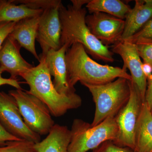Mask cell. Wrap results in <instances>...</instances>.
Returning a JSON list of instances; mask_svg holds the SVG:
<instances>
[{
	"label": "cell",
	"instance_id": "484cf974",
	"mask_svg": "<svg viewBox=\"0 0 152 152\" xmlns=\"http://www.w3.org/2000/svg\"><path fill=\"white\" fill-rule=\"evenodd\" d=\"M20 140H22L17 137L8 132L0 123V146L4 145L8 142Z\"/></svg>",
	"mask_w": 152,
	"mask_h": 152
},
{
	"label": "cell",
	"instance_id": "3957f363",
	"mask_svg": "<svg viewBox=\"0 0 152 152\" xmlns=\"http://www.w3.org/2000/svg\"><path fill=\"white\" fill-rule=\"evenodd\" d=\"M39 63L20 77L28 85L27 91L35 96L46 105L52 115L56 118L64 115L68 110L81 106L82 98L75 93L61 94L55 88L45 57L40 56Z\"/></svg>",
	"mask_w": 152,
	"mask_h": 152
},
{
	"label": "cell",
	"instance_id": "4fadbf2b",
	"mask_svg": "<svg viewBox=\"0 0 152 152\" xmlns=\"http://www.w3.org/2000/svg\"><path fill=\"white\" fill-rule=\"evenodd\" d=\"M20 48L16 41L9 36L0 51V69L3 72H8L12 79H17L34 67L22 56Z\"/></svg>",
	"mask_w": 152,
	"mask_h": 152
},
{
	"label": "cell",
	"instance_id": "44dd1931",
	"mask_svg": "<svg viewBox=\"0 0 152 152\" xmlns=\"http://www.w3.org/2000/svg\"><path fill=\"white\" fill-rule=\"evenodd\" d=\"M15 4H23L30 8L43 10L51 8L60 7L62 2L58 0H18L13 1Z\"/></svg>",
	"mask_w": 152,
	"mask_h": 152
},
{
	"label": "cell",
	"instance_id": "9a60e30c",
	"mask_svg": "<svg viewBox=\"0 0 152 152\" xmlns=\"http://www.w3.org/2000/svg\"><path fill=\"white\" fill-rule=\"evenodd\" d=\"M152 18V0H136L134 7L125 19L121 40H126L134 35Z\"/></svg>",
	"mask_w": 152,
	"mask_h": 152
},
{
	"label": "cell",
	"instance_id": "d6986e66",
	"mask_svg": "<svg viewBox=\"0 0 152 152\" xmlns=\"http://www.w3.org/2000/svg\"><path fill=\"white\" fill-rule=\"evenodd\" d=\"M86 7L90 14L102 12L124 20L132 9L120 0H91Z\"/></svg>",
	"mask_w": 152,
	"mask_h": 152
},
{
	"label": "cell",
	"instance_id": "5bb4252c",
	"mask_svg": "<svg viewBox=\"0 0 152 152\" xmlns=\"http://www.w3.org/2000/svg\"><path fill=\"white\" fill-rule=\"evenodd\" d=\"M40 15L26 18L17 22L9 36L16 41L21 48H23L31 53L39 61L40 57L36 51L35 41Z\"/></svg>",
	"mask_w": 152,
	"mask_h": 152
},
{
	"label": "cell",
	"instance_id": "cb8c5ba5",
	"mask_svg": "<svg viewBox=\"0 0 152 152\" xmlns=\"http://www.w3.org/2000/svg\"><path fill=\"white\" fill-rule=\"evenodd\" d=\"M141 39H152V18L138 31L126 40L134 43Z\"/></svg>",
	"mask_w": 152,
	"mask_h": 152
},
{
	"label": "cell",
	"instance_id": "7c38bea8",
	"mask_svg": "<svg viewBox=\"0 0 152 152\" xmlns=\"http://www.w3.org/2000/svg\"><path fill=\"white\" fill-rule=\"evenodd\" d=\"M69 47L64 45L58 50H51L45 56L49 73L54 77L53 83L57 91L61 94L69 95L75 93L68 83L67 69L66 62V52Z\"/></svg>",
	"mask_w": 152,
	"mask_h": 152
},
{
	"label": "cell",
	"instance_id": "5b68a950",
	"mask_svg": "<svg viewBox=\"0 0 152 152\" xmlns=\"http://www.w3.org/2000/svg\"><path fill=\"white\" fill-rule=\"evenodd\" d=\"M118 131L115 117L107 118L95 126L83 120L75 119L70 130L68 152H87L94 150L104 142L114 141Z\"/></svg>",
	"mask_w": 152,
	"mask_h": 152
},
{
	"label": "cell",
	"instance_id": "7a4b0ae2",
	"mask_svg": "<svg viewBox=\"0 0 152 152\" xmlns=\"http://www.w3.org/2000/svg\"><path fill=\"white\" fill-rule=\"evenodd\" d=\"M68 83L71 88L80 82L82 85H100L118 78L132 80L126 70L118 67L100 64L93 60L81 44H73L66 52Z\"/></svg>",
	"mask_w": 152,
	"mask_h": 152
},
{
	"label": "cell",
	"instance_id": "30bf717a",
	"mask_svg": "<svg viewBox=\"0 0 152 152\" xmlns=\"http://www.w3.org/2000/svg\"><path fill=\"white\" fill-rule=\"evenodd\" d=\"M60 7L45 10L40 16L36 40L42 48L41 56L46 55L50 50H56L61 48Z\"/></svg>",
	"mask_w": 152,
	"mask_h": 152
},
{
	"label": "cell",
	"instance_id": "603a6c76",
	"mask_svg": "<svg viewBox=\"0 0 152 152\" xmlns=\"http://www.w3.org/2000/svg\"><path fill=\"white\" fill-rule=\"evenodd\" d=\"M94 152H135L126 147L119 146L111 140L104 142L94 150Z\"/></svg>",
	"mask_w": 152,
	"mask_h": 152
},
{
	"label": "cell",
	"instance_id": "e0dca14e",
	"mask_svg": "<svg viewBox=\"0 0 152 152\" xmlns=\"http://www.w3.org/2000/svg\"><path fill=\"white\" fill-rule=\"evenodd\" d=\"M135 152H152V112L143 103L135 136Z\"/></svg>",
	"mask_w": 152,
	"mask_h": 152
},
{
	"label": "cell",
	"instance_id": "8fae6325",
	"mask_svg": "<svg viewBox=\"0 0 152 152\" xmlns=\"http://www.w3.org/2000/svg\"><path fill=\"white\" fill-rule=\"evenodd\" d=\"M112 52L119 55L124 62V69L130 72L132 81L137 88L143 103L145 102L147 88V79L142 70V62L135 44L121 40L113 46Z\"/></svg>",
	"mask_w": 152,
	"mask_h": 152
},
{
	"label": "cell",
	"instance_id": "f546056e",
	"mask_svg": "<svg viewBox=\"0 0 152 152\" xmlns=\"http://www.w3.org/2000/svg\"><path fill=\"white\" fill-rule=\"evenodd\" d=\"M89 1H86V0H72L71 2L72 5L77 7H82L85 4H88Z\"/></svg>",
	"mask_w": 152,
	"mask_h": 152
},
{
	"label": "cell",
	"instance_id": "d4e9b609",
	"mask_svg": "<svg viewBox=\"0 0 152 152\" xmlns=\"http://www.w3.org/2000/svg\"><path fill=\"white\" fill-rule=\"evenodd\" d=\"M16 22L0 23V51L4 42L13 30Z\"/></svg>",
	"mask_w": 152,
	"mask_h": 152
},
{
	"label": "cell",
	"instance_id": "4316f807",
	"mask_svg": "<svg viewBox=\"0 0 152 152\" xmlns=\"http://www.w3.org/2000/svg\"><path fill=\"white\" fill-rule=\"evenodd\" d=\"M3 72L0 69V87L4 85H9L13 87L16 89H22L21 87V82L18 80V79L11 78H5L2 77Z\"/></svg>",
	"mask_w": 152,
	"mask_h": 152
},
{
	"label": "cell",
	"instance_id": "f1b7e54d",
	"mask_svg": "<svg viewBox=\"0 0 152 152\" xmlns=\"http://www.w3.org/2000/svg\"><path fill=\"white\" fill-rule=\"evenodd\" d=\"M142 70L147 80L152 78V66L148 63H142Z\"/></svg>",
	"mask_w": 152,
	"mask_h": 152
},
{
	"label": "cell",
	"instance_id": "2e32d148",
	"mask_svg": "<svg viewBox=\"0 0 152 152\" xmlns=\"http://www.w3.org/2000/svg\"><path fill=\"white\" fill-rule=\"evenodd\" d=\"M70 137L67 127L55 124L45 138L35 143V152H69Z\"/></svg>",
	"mask_w": 152,
	"mask_h": 152
},
{
	"label": "cell",
	"instance_id": "ac0fdd59",
	"mask_svg": "<svg viewBox=\"0 0 152 152\" xmlns=\"http://www.w3.org/2000/svg\"><path fill=\"white\" fill-rule=\"evenodd\" d=\"M43 11L30 8L23 4L17 5L13 1L0 0V23H17L26 18L40 15Z\"/></svg>",
	"mask_w": 152,
	"mask_h": 152
},
{
	"label": "cell",
	"instance_id": "7402d4cb",
	"mask_svg": "<svg viewBox=\"0 0 152 152\" xmlns=\"http://www.w3.org/2000/svg\"><path fill=\"white\" fill-rule=\"evenodd\" d=\"M134 44L143 63L150 64L152 66V39H140Z\"/></svg>",
	"mask_w": 152,
	"mask_h": 152
},
{
	"label": "cell",
	"instance_id": "277c9868",
	"mask_svg": "<svg viewBox=\"0 0 152 152\" xmlns=\"http://www.w3.org/2000/svg\"><path fill=\"white\" fill-rule=\"evenodd\" d=\"M92 96L96 110L92 123L95 126L110 117H115L129 99L130 80L118 78L100 85L83 84Z\"/></svg>",
	"mask_w": 152,
	"mask_h": 152
},
{
	"label": "cell",
	"instance_id": "83f0119b",
	"mask_svg": "<svg viewBox=\"0 0 152 152\" xmlns=\"http://www.w3.org/2000/svg\"><path fill=\"white\" fill-rule=\"evenodd\" d=\"M148 81V85L146 92L145 102L152 112V78Z\"/></svg>",
	"mask_w": 152,
	"mask_h": 152
},
{
	"label": "cell",
	"instance_id": "ffe728a7",
	"mask_svg": "<svg viewBox=\"0 0 152 152\" xmlns=\"http://www.w3.org/2000/svg\"><path fill=\"white\" fill-rule=\"evenodd\" d=\"M34 144L23 140L9 141L4 145L0 146V152H35Z\"/></svg>",
	"mask_w": 152,
	"mask_h": 152
},
{
	"label": "cell",
	"instance_id": "52a82bcc",
	"mask_svg": "<svg viewBox=\"0 0 152 152\" xmlns=\"http://www.w3.org/2000/svg\"><path fill=\"white\" fill-rule=\"evenodd\" d=\"M130 96L127 103L116 116L118 134L112 141L116 145L134 151L136 127L143 103L137 88L130 80Z\"/></svg>",
	"mask_w": 152,
	"mask_h": 152
},
{
	"label": "cell",
	"instance_id": "8992f818",
	"mask_svg": "<svg viewBox=\"0 0 152 152\" xmlns=\"http://www.w3.org/2000/svg\"><path fill=\"white\" fill-rule=\"evenodd\" d=\"M15 99L24 122L33 132L39 135H48L55 124L46 105L26 90L9 91Z\"/></svg>",
	"mask_w": 152,
	"mask_h": 152
},
{
	"label": "cell",
	"instance_id": "ba28073f",
	"mask_svg": "<svg viewBox=\"0 0 152 152\" xmlns=\"http://www.w3.org/2000/svg\"><path fill=\"white\" fill-rule=\"evenodd\" d=\"M0 123L8 132L19 139L35 143L41 141V136L25 124L15 99L4 91H0Z\"/></svg>",
	"mask_w": 152,
	"mask_h": 152
},
{
	"label": "cell",
	"instance_id": "6da1fadb",
	"mask_svg": "<svg viewBox=\"0 0 152 152\" xmlns=\"http://www.w3.org/2000/svg\"><path fill=\"white\" fill-rule=\"evenodd\" d=\"M61 25V46L70 48L73 44H81L86 51L95 59L113 62V53L108 47L104 45L92 34L86 21L87 10L85 8L62 4L59 8Z\"/></svg>",
	"mask_w": 152,
	"mask_h": 152
},
{
	"label": "cell",
	"instance_id": "9c48e42d",
	"mask_svg": "<svg viewBox=\"0 0 152 152\" xmlns=\"http://www.w3.org/2000/svg\"><path fill=\"white\" fill-rule=\"evenodd\" d=\"M86 21L92 34L104 45L108 47L121 40L125 20L102 12L87 15Z\"/></svg>",
	"mask_w": 152,
	"mask_h": 152
}]
</instances>
